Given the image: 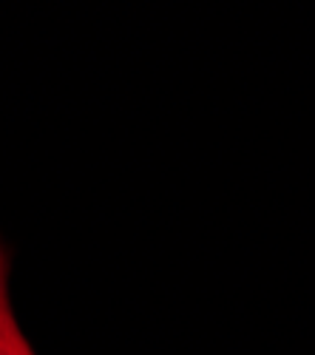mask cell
I'll return each instance as SVG.
<instances>
[{"label": "cell", "instance_id": "obj_1", "mask_svg": "<svg viewBox=\"0 0 315 355\" xmlns=\"http://www.w3.org/2000/svg\"><path fill=\"white\" fill-rule=\"evenodd\" d=\"M0 355H35L26 333L20 330V321L12 307L9 295V253L0 245Z\"/></svg>", "mask_w": 315, "mask_h": 355}]
</instances>
